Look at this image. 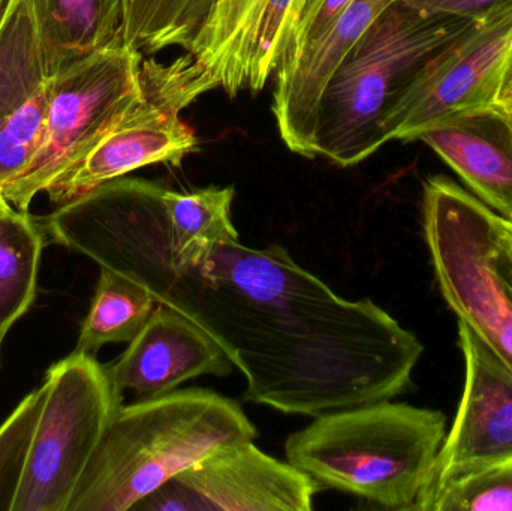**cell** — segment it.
<instances>
[{
  "mask_svg": "<svg viewBox=\"0 0 512 511\" xmlns=\"http://www.w3.org/2000/svg\"><path fill=\"white\" fill-rule=\"evenodd\" d=\"M11 2L12 0H0V26H2L3 20H5L6 12H8Z\"/></svg>",
  "mask_w": 512,
  "mask_h": 511,
  "instance_id": "f1b7e54d",
  "label": "cell"
},
{
  "mask_svg": "<svg viewBox=\"0 0 512 511\" xmlns=\"http://www.w3.org/2000/svg\"><path fill=\"white\" fill-rule=\"evenodd\" d=\"M219 0H122L123 45L155 54L168 47L188 53Z\"/></svg>",
  "mask_w": 512,
  "mask_h": 511,
  "instance_id": "d6986e66",
  "label": "cell"
},
{
  "mask_svg": "<svg viewBox=\"0 0 512 511\" xmlns=\"http://www.w3.org/2000/svg\"><path fill=\"white\" fill-rule=\"evenodd\" d=\"M36 0H12L0 26V131L48 89Z\"/></svg>",
  "mask_w": 512,
  "mask_h": 511,
  "instance_id": "e0dca14e",
  "label": "cell"
},
{
  "mask_svg": "<svg viewBox=\"0 0 512 511\" xmlns=\"http://www.w3.org/2000/svg\"><path fill=\"white\" fill-rule=\"evenodd\" d=\"M418 511H512V459L489 465L415 504Z\"/></svg>",
  "mask_w": 512,
  "mask_h": 511,
  "instance_id": "7402d4cb",
  "label": "cell"
},
{
  "mask_svg": "<svg viewBox=\"0 0 512 511\" xmlns=\"http://www.w3.org/2000/svg\"><path fill=\"white\" fill-rule=\"evenodd\" d=\"M496 270L504 284L512 293V221L505 218L504 234H502L501 248L496 258Z\"/></svg>",
  "mask_w": 512,
  "mask_h": 511,
  "instance_id": "484cf974",
  "label": "cell"
},
{
  "mask_svg": "<svg viewBox=\"0 0 512 511\" xmlns=\"http://www.w3.org/2000/svg\"><path fill=\"white\" fill-rule=\"evenodd\" d=\"M318 485L251 443L222 450L135 504L138 511H310Z\"/></svg>",
  "mask_w": 512,
  "mask_h": 511,
  "instance_id": "30bf717a",
  "label": "cell"
},
{
  "mask_svg": "<svg viewBox=\"0 0 512 511\" xmlns=\"http://www.w3.org/2000/svg\"><path fill=\"white\" fill-rule=\"evenodd\" d=\"M508 122H510L511 137H512V116H508Z\"/></svg>",
  "mask_w": 512,
  "mask_h": 511,
  "instance_id": "f546056e",
  "label": "cell"
},
{
  "mask_svg": "<svg viewBox=\"0 0 512 511\" xmlns=\"http://www.w3.org/2000/svg\"><path fill=\"white\" fill-rule=\"evenodd\" d=\"M17 212V209L12 207V204L6 200L5 195L0 191V216H8L12 215V213Z\"/></svg>",
  "mask_w": 512,
  "mask_h": 511,
  "instance_id": "83f0119b",
  "label": "cell"
},
{
  "mask_svg": "<svg viewBox=\"0 0 512 511\" xmlns=\"http://www.w3.org/2000/svg\"><path fill=\"white\" fill-rule=\"evenodd\" d=\"M459 345L465 359L462 401L417 503L456 480L512 459V369L462 321Z\"/></svg>",
  "mask_w": 512,
  "mask_h": 511,
  "instance_id": "8fae6325",
  "label": "cell"
},
{
  "mask_svg": "<svg viewBox=\"0 0 512 511\" xmlns=\"http://www.w3.org/2000/svg\"><path fill=\"white\" fill-rule=\"evenodd\" d=\"M397 0H352L319 41L274 72L273 114L291 152L315 158L316 108L333 72L373 21Z\"/></svg>",
  "mask_w": 512,
  "mask_h": 511,
  "instance_id": "5bb4252c",
  "label": "cell"
},
{
  "mask_svg": "<svg viewBox=\"0 0 512 511\" xmlns=\"http://www.w3.org/2000/svg\"><path fill=\"white\" fill-rule=\"evenodd\" d=\"M493 108L507 114V116H512V53L507 66H505Z\"/></svg>",
  "mask_w": 512,
  "mask_h": 511,
  "instance_id": "4316f807",
  "label": "cell"
},
{
  "mask_svg": "<svg viewBox=\"0 0 512 511\" xmlns=\"http://www.w3.org/2000/svg\"><path fill=\"white\" fill-rule=\"evenodd\" d=\"M143 60L140 51L120 45L86 54L51 75L41 146L2 189L14 209L27 212L36 195L80 164L141 98Z\"/></svg>",
  "mask_w": 512,
  "mask_h": 511,
  "instance_id": "8992f818",
  "label": "cell"
},
{
  "mask_svg": "<svg viewBox=\"0 0 512 511\" xmlns=\"http://www.w3.org/2000/svg\"><path fill=\"white\" fill-rule=\"evenodd\" d=\"M156 302L137 282L101 267L89 314L81 326L75 353L95 354L108 344H129L143 329Z\"/></svg>",
  "mask_w": 512,
  "mask_h": 511,
  "instance_id": "ac0fdd59",
  "label": "cell"
},
{
  "mask_svg": "<svg viewBox=\"0 0 512 511\" xmlns=\"http://www.w3.org/2000/svg\"><path fill=\"white\" fill-rule=\"evenodd\" d=\"M48 71L123 45L122 0H36Z\"/></svg>",
  "mask_w": 512,
  "mask_h": 511,
  "instance_id": "2e32d148",
  "label": "cell"
},
{
  "mask_svg": "<svg viewBox=\"0 0 512 511\" xmlns=\"http://www.w3.org/2000/svg\"><path fill=\"white\" fill-rule=\"evenodd\" d=\"M424 141L495 212L512 221V137L507 114L481 111L426 129Z\"/></svg>",
  "mask_w": 512,
  "mask_h": 511,
  "instance_id": "9a60e30c",
  "label": "cell"
},
{
  "mask_svg": "<svg viewBox=\"0 0 512 511\" xmlns=\"http://www.w3.org/2000/svg\"><path fill=\"white\" fill-rule=\"evenodd\" d=\"M448 15H424L394 2L352 45L316 108L313 153L340 167L378 152L382 123L432 57L475 26Z\"/></svg>",
  "mask_w": 512,
  "mask_h": 511,
  "instance_id": "277c9868",
  "label": "cell"
},
{
  "mask_svg": "<svg viewBox=\"0 0 512 511\" xmlns=\"http://www.w3.org/2000/svg\"><path fill=\"white\" fill-rule=\"evenodd\" d=\"M445 437L441 411L384 401L315 417L288 438L285 455L318 488L412 510Z\"/></svg>",
  "mask_w": 512,
  "mask_h": 511,
  "instance_id": "3957f363",
  "label": "cell"
},
{
  "mask_svg": "<svg viewBox=\"0 0 512 511\" xmlns=\"http://www.w3.org/2000/svg\"><path fill=\"white\" fill-rule=\"evenodd\" d=\"M233 363L200 327L173 309L156 305L141 332L125 353L105 366L116 392H134L141 399L156 398L180 384L201 377H227Z\"/></svg>",
  "mask_w": 512,
  "mask_h": 511,
  "instance_id": "4fadbf2b",
  "label": "cell"
},
{
  "mask_svg": "<svg viewBox=\"0 0 512 511\" xmlns=\"http://www.w3.org/2000/svg\"><path fill=\"white\" fill-rule=\"evenodd\" d=\"M161 191L119 177L59 206L42 227L200 327L245 377L252 404L318 417L411 387L423 344L381 306L334 293L282 246L174 248Z\"/></svg>",
  "mask_w": 512,
  "mask_h": 511,
  "instance_id": "6da1fadb",
  "label": "cell"
},
{
  "mask_svg": "<svg viewBox=\"0 0 512 511\" xmlns=\"http://www.w3.org/2000/svg\"><path fill=\"white\" fill-rule=\"evenodd\" d=\"M256 435L242 407L212 390H173L120 405L68 511L132 510L183 471Z\"/></svg>",
  "mask_w": 512,
  "mask_h": 511,
  "instance_id": "7a4b0ae2",
  "label": "cell"
},
{
  "mask_svg": "<svg viewBox=\"0 0 512 511\" xmlns=\"http://www.w3.org/2000/svg\"><path fill=\"white\" fill-rule=\"evenodd\" d=\"M512 53V5L439 51L415 75L382 123V141L418 140L426 129L492 110Z\"/></svg>",
  "mask_w": 512,
  "mask_h": 511,
  "instance_id": "9c48e42d",
  "label": "cell"
},
{
  "mask_svg": "<svg viewBox=\"0 0 512 511\" xmlns=\"http://www.w3.org/2000/svg\"><path fill=\"white\" fill-rule=\"evenodd\" d=\"M45 387L30 392L0 426V511H12L29 459Z\"/></svg>",
  "mask_w": 512,
  "mask_h": 511,
  "instance_id": "603a6c76",
  "label": "cell"
},
{
  "mask_svg": "<svg viewBox=\"0 0 512 511\" xmlns=\"http://www.w3.org/2000/svg\"><path fill=\"white\" fill-rule=\"evenodd\" d=\"M45 396L12 511H68L122 396L92 354L48 369Z\"/></svg>",
  "mask_w": 512,
  "mask_h": 511,
  "instance_id": "ba28073f",
  "label": "cell"
},
{
  "mask_svg": "<svg viewBox=\"0 0 512 511\" xmlns=\"http://www.w3.org/2000/svg\"><path fill=\"white\" fill-rule=\"evenodd\" d=\"M352 0H294L277 48V69L294 62L330 29ZM276 69V71H277Z\"/></svg>",
  "mask_w": 512,
  "mask_h": 511,
  "instance_id": "cb8c5ba5",
  "label": "cell"
},
{
  "mask_svg": "<svg viewBox=\"0 0 512 511\" xmlns=\"http://www.w3.org/2000/svg\"><path fill=\"white\" fill-rule=\"evenodd\" d=\"M234 197L233 186H210L192 192H176L162 186L161 200L174 248L239 240L231 219Z\"/></svg>",
  "mask_w": 512,
  "mask_h": 511,
  "instance_id": "44dd1931",
  "label": "cell"
},
{
  "mask_svg": "<svg viewBox=\"0 0 512 511\" xmlns=\"http://www.w3.org/2000/svg\"><path fill=\"white\" fill-rule=\"evenodd\" d=\"M42 236L27 212L0 216V347L35 300Z\"/></svg>",
  "mask_w": 512,
  "mask_h": 511,
  "instance_id": "ffe728a7",
  "label": "cell"
},
{
  "mask_svg": "<svg viewBox=\"0 0 512 511\" xmlns=\"http://www.w3.org/2000/svg\"><path fill=\"white\" fill-rule=\"evenodd\" d=\"M216 87L215 78L192 54L168 63L144 59L141 98L80 164L45 191L51 203L63 206L147 165L180 167L183 159L198 149L197 135L180 114Z\"/></svg>",
  "mask_w": 512,
  "mask_h": 511,
  "instance_id": "52a82bcc",
  "label": "cell"
},
{
  "mask_svg": "<svg viewBox=\"0 0 512 511\" xmlns=\"http://www.w3.org/2000/svg\"><path fill=\"white\" fill-rule=\"evenodd\" d=\"M423 210L442 296L512 369V293L496 270L504 216L444 176L424 182Z\"/></svg>",
  "mask_w": 512,
  "mask_h": 511,
  "instance_id": "5b68a950",
  "label": "cell"
},
{
  "mask_svg": "<svg viewBox=\"0 0 512 511\" xmlns=\"http://www.w3.org/2000/svg\"><path fill=\"white\" fill-rule=\"evenodd\" d=\"M294 0H219L189 54L228 96L259 93L277 69V48Z\"/></svg>",
  "mask_w": 512,
  "mask_h": 511,
  "instance_id": "7c38bea8",
  "label": "cell"
},
{
  "mask_svg": "<svg viewBox=\"0 0 512 511\" xmlns=\"http://www.w3.org/2000/svg\"><path fill=\"white\" fill-rule=\"evenodd\" d=\"M424 15H448L484 23L512 5V0H400Z\"/></svg>",
  "mask_w": 512,
  "mask_h": 511,
  "instance_id": "d4e9b609",
  "label": "cell"
}]
</instances>
